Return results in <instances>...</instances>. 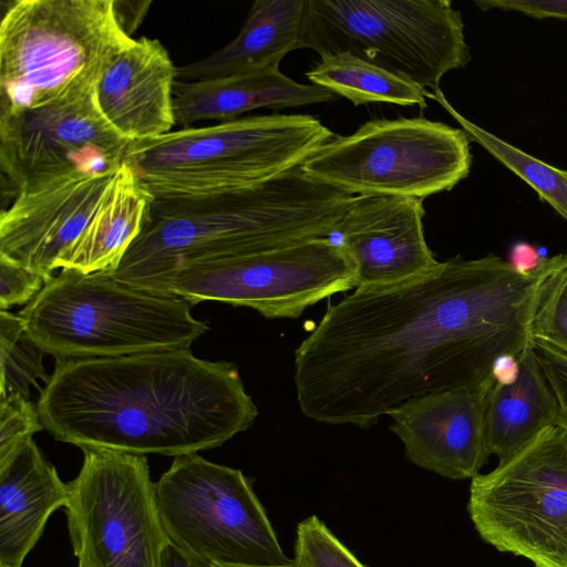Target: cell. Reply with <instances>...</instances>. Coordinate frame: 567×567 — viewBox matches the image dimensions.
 Instances as JSON below:
<instances>
[{
	"instance_id": "obj_19",
	"label": "cell",
	"mask_w": 567,
	"mask_h": 567,
	"mask_svg": "<svg viewBox=\"0 0 567 567\" xmlns=\"http://www.w3.org/2000/svg\"><path fill=\"white\" fill-rule=\"evenodd\" d=\"M173 96L179 128L203 121H234L257 109L282 110L338 99L324 87L293 81L279 69L203 81L177 79Z\"/></svg>"
},
{
	"instance_id": "obj_18",
	"label": "cell",
	"mask_w": 567,
	"mask_h": 567,
	"mask_svg": "<svg viewBox=\"0 0 567 567\" xmlns=\"http://www.w3.org/2000/svg\"><path fill=\"white\" fill-rule=\"evenodd\" d=\"M68 494V484L33 439L0 465V566L22 567Z\"/></svg>"
},
{
	"instance_id": "obj_3",
	"label": "cell",
	"mask_w": 567,
	"mask_h": 567,
	"mask_svg": "<svg viewBox=\"0 0 567 567\" xmlns=\"http://www.w3.org/2000/svg\"><path fill=\"white\" fill-rule=\"evenodd\" d=\"M352 197L298 166L219 197L154 200L142 231L106 272L138 288L189 264L329 237Z\"/></svg>"
},
{
	"instance_id": "obj_30",
	"label": "cell",
	"mask_w": 567,
	"mask_h": 567,
	"mask_svg": "<svg viewBox=\"0 0 567 567\" xmlns=\"http://www.w3.org/2000/svg\"><path fill=\"white\" fill-rule=\"evenodd\" d=\"M481 10L516 11L534 19L567 20V0H476Z\"/></svg>"
},
{
	"instance_id": "obj_22",
	"label": "cell",
	"mask_w": 567,
	"mask_h": 567,
	"mask_svg": "<svg viewBox=\"0 0 567 567\" xmlns=\"http://www.w3.org/2000/svg\"><path fill=\"white\" fill-rule=\"evenodd\" d=\"M306 78L358 106L386 102L401 106L426 107L424 89L348 52L326 54Z\"/></svg>"
},
{
	"instance_id": "obj_32",
	"label": "cell",
	"mask_w": 567,
	"mask_h": 567,
	"mask_svg": "<svg viewBox=\"0 0 567 567\" xmlns=\"http://www.w3.org/2000/svg\"><path fill=\"white\" fill-rule=\"evenodd\" d=\"M542 260L538 259L535 249L527 244L520 243L513 248L511 264L520 271L533 270Z\"/></svg>"
},
{
	"instance_id": "obj_5",
	"label": "cell",
	"mask_w": 567,
	"mask_h": 567,
	"mask_svg": "<svg viewBox=\"0 0 567 567\" xmlns=\"http://www.w3.org/2000/svg\"><path fill=\"white\" fill-rule=\"evenodd\" d=\"M334 136L308 114L243 116L133 142L125 161L154 200H203L296 168Z\"/></svg>"
},
{
	"instance_id": "obj_27",
	"label": "cell",
	"mask_w": 567,
	"mask_h": 567,
	"mask_svg": "<svg viewBox=\"0 0 567 567\" xmlns=\"http://www.w3.org/2000/svg\"><path fill=\"white\" fill-rule=\"evenodd\" d=\"M43 430L38 406L20 395L0 399V465Z\"/></svg>"
},
{
	"instance_id": "obj_17",
	"label": "cell",
	"mask_w": 567,
	"mask_h": 567,
	"mask_svg": "<svg viewBox=\"0 0 567 567\" xmlns=\"http://www.w3.org/2000/svg\"><path fill=\"white\" fill-rule=\"evenodd\" d=\"M177 68L157 39H134L110 64L94 90L109 125L130 143L165 135L176 125L173 90Z\"/></svg>"
},
{
	"instance_id": "obj_26",
	"label": "cell",
	"mask_w": 567,
	"mask_h": 567,
	"mask_svg": "<svg viewBox=\"0 0 567 567\" xmlns=\"http://www.w3.org/2000/svg\"><path fill=\"white\" fill-rule=\"evenodd\" d=\"M532 338L567 353V266L544 287L532 322Z\"/></svg>"
},
{
	"instance_id": "obj_33",
	"label": "cell",
	"mask_w": 567,
	"mask_h": 567,
	"mask_svg": "<svg viewBox=\"0 0 567 567\" xmlns=\"http://www.w3.org/2000/svg\"><path fill=\"white\" fill-rule=\"evenodd\" d=\"M218 567H224V566H218ZM265 567H301V566L298 563H296L295 559H292L290 563L285 564V565L265 566Z\"/></svg>"
},
{
	"instance_id": "obj_16",
	"label": "cell",
	"mask_w": 567,
	"mask_h": 567,
	"mask_svg": "<svg viewBox=\"0 0 567 567\" xmlns=\"http://www.w3.org/2000/svg\"><path fill=\"white\" fill-rule=\"evenodd\" d=\"M491 390L444 391L410 399L392 409L390 430L405 457L452 480L472 478L486 463L485 409Z\"/></svg>"
},
{
	"instance_id": "obj_25",
	"label": "cell",
	"mask_w": 567,
	"mask_h": 567,
	"mask_svg": "<svg viewBox=\"0 0 567 567\" xmlns=\"http://www.w3.org/2000/svg\"><path fill=\"white\" fill-rule=\"evenodd\" d=\"M295 560L301 567H367L315 515L298 524Z\"/></svg>"
},
{
	"instance_id": "obj_9",
	"label": "cell",
	"mask_w": 567,
	"mask_h": 567,
	"mask_svg": "<svg viewBox=\"0 0 567 567\" xmlns=\"http://www.w3.org/2000/svg\"><path fill=\"white\" fill-rule=\"evenodd\" d=\"M462 128L424 117L379 118L348 136L336 135L300 168L312 179L353 196L423 199L450 190L471 168Z\"/></svg>"
},
{
	"instance_id": "obj_23",
	"label": "cell",
	"mask_w": 567,
	"mask_h": 567,
	"mask_svg": "<svg viewBox=\"0 0 567 567\" xmlns=\"http://www.w3.org/2000/svg\"><path fill=\"white\" fill-rule=\"evenodd\" d=\"M425 96L442 105L461 124L470 141L483 146L567 220V171L548 165L472 123L449 103L441 89L425 91Z\"/></svg>"
},
{
	"instance_id": "obj_6",
	"label": "cell",
	"mask_w": 567,
	"mask_h": 567,
	"mask_svg": "<svg viewBox=\"0 0 567 567\" xmlns=\"http://www.w3.org/2000/svg\"><path fill=\"white\" fill-rule=\"evenodd\" d=\"M117 0H14L0 22V114L90 96L132 44Z\"/></svg>"
},
{
	"instance_id": "obj_2",
	"label": "cell",
	"mask_w": 567,
	"mask_h": 567,
	"mask_svg": "<svg viewBox=\"0 0 567 567\" xmlns=\"http://www.w3.org/2000/svg\"><path fill=\"white\" fill-rule=\"evenodd\" d=\"M37 406L44 430L81 450L175 457L223 445L258 414L235 364L189 349L56 360Z\"/></svg>"
},
{
	"instance_id": "obj_8",
	"label": "cell",
	"mask_w": 567,
	"mask_h": 567,
	"mask_svg": "<svg viewBox=\"0 0 567 567\" xmlns=\"http://www.w3.org/2000/svg\"><path fill=\"white\" fill-rule=\"evenodd\" d=\"M303 48L351 53L424 90L471 60L449 0H307Z\"/></svg>"
},
{
	"instance_id": "obj_10",
	"label": "cell",
	"mask_w": 567,
	"mask_h": 567,
	"mask_svg": "<svg viewBox=\"0 0 567 567\" xmlns=\"http://www.w3.org/2000/svg\"><path fill=\"white\" fill-rule=\"evenodd\" d=\"M355 288V268L329 237L200 261L157 276L137 289L247 307L268 319L298 318L310 306Z\"/></svg>"
},
{
	"instance_id": "obj_20",
	"label": "cell",
	"mask_w": 567,
	"mask_h": 567,
	"mask_svg": "<svg viewBox=\"0 0 567 567\" xmlns=\"http://www.w3.org/2000/svg\"><path fill=\"white\" fill-rule=\"evenodd\" d=\"M307 0H256L234 40L177 68V79L203 81L279 69L284 56L303 49Z\"/></svg>"
},
{
	"instance_id": "obj_28",
	"label": "cell",
	"mask_w": 567,
	"mask_h": 567,
	"mask_svg": "<svg viewBox=\"0 0 567 567\" xmlns=\"http://www.w3.org/2000/svg\"><path fill=\"white\" fill-rule=\"evenodd\" d=\"M51 279L0 259V310L29 303Z\"/></svg>"
},
{
	"instance_id": "obj_31",
	"label": "cell",
	"mask_w": 567,
	"mask_h": 567,
	"mask_svg": "<svg viewBox=\"0 0 567 567\" xmlns=\"http://www.w3.org/2000/svg\"><path fill=\"white\" fill-rule=\"evenodd\" d=\"M159 567H218L178 548L171 542L166 544L161 556Z\"/></svg>"
},
{
	"instance_id": "obj_34",
	"label": "cell",
	"mask_w": 567,
	"mask_h": 567,
	"mask_svg": "<svg viewBox=\"0 0 567 567\" xmlns=\"http://www.w3.org/2000/svg\"><path fill=\"white\" fill-rule=\"evenodd\" d=\"M0 567H2V566H0Z\"/></svg>"
},
{
	"instance_id": "obj_24",
	"label": "cell",
	"mask_w": 567,
	"mask_h": 567,
	"mask_svg": "<svg viewBox=\"0 0 567 567\" xmlns=\"http://www.w3.org/2000/svg\"><path fill=\"white\" fill-rule=\"evenodd\" d=\"M0 399L20 395L30 400V388H39L38 380H50L43 365L45 352L28 334L18 313L0 310Z\"/></svg>"
},
{
	"instance_id": "obj_29",
	"label": "cell",
	"mask_w": 567,
	"mask_h": 567,
	"mask_svg": "<svg viewBox=\"0 0 567 567\" xmlns=\"http://www.w3.org/2000/svg\"><path fill=\"white\" fill-rule=\"evenodd\" d=\"M533 347L558 402V425L567 432V353L538 340Z\"/></svg>"
},
{
	"instance_id": "obj_11",
	"label": "cell",
	"mask_w": 567,
	"mask_h": 567,
	"mask_svg": "<svg viewBox=\"0 0 567 567\" xmlns=\"http://www.w3.org/2000/svg\"><path fill=\"white\" fill-rule=\"evenodd\" d=\"M168 542L224 567H265L291 561L264 506L240 470L197 453L176 456L155 483Z\"/></svg>"
},
{
	"instance_id": "obj_12",
	"label": "cell",
	"mask_w": 567,
	"mask_h": 567,
	"mask_svg": "<svg viewBox=\"0 0 567 567\" xmlns=\"http://www.w3.org/2000/svg\"><path fill=\"white\" fill-rule=\"evenodd\" d=\"M481 538L535 567H567V432L549 427L487 474L467 504Z\"/></svg>"
},
{
	"instance_id": "obj_15",
	"label": "cell",
	"mask_w": 567,
	"mask_h": 567,
	"mask_svg": "<svg viewBox=\"0 0 567 567\" xmlns=\"http://www.w3.org/2000/svg\"><path fill=\"white\" fill-rule=\"evenodd\" d=\"M423 199L353 196L334 234L355 268V289H383L423 277L437 261L424 237Z\"/></svg>"
},
{
	"instance_id": "obj_21",
	"label": "cell",
	"mask_w": 567,
	"mask_h": 567,
	"mask_svg": "<svg viewBox=\"0 0 567 567\" xmlns=\"http://www.w3.org/2000/svg\"><path fill=\"white\" fill-rule=\"evenodd\" d=\"M509 381H496L487 394L485 444L488 455L503 462L558 425L559 408L533 343L516 359Z\"/></svg>"
},
{
	"instance_id": "obj_14",
	"label": "cell",
	"mask_w": 567,
	"mask_h": 567,
	"mask_svg": "<svg viewBox=\"0 0 567 567\" xmlns=\"http://www.w3.org/2000/svg\"><path fill=\"white\" fill-rule=\"evenodd\" d=\"M130 144L103 118L94 92L0 114V168L14 193L61 177L105 174L124 163Z\"/></svg>"
},
{
	"instance_id": "obj_7",
	"label": "cell",
	"mask_w": 567,
	"mask_h": 567,
	"mask_svg": "<svg viewBox=\"0 0 567 567\" xmlns=\"http://www.w3.org/2000/svg\"><path fill=\"white\" fill-rule=\"evenodd\" d=\"M184 298L125 285L106 271L62 268L18 315L56 360L189 349L208 330Z\"/></svg>"
},
{
	"instance_id": "obj_4",
	"label": "cell",
	"mask_w": 567,
	"mask_h": 567,
	"mask_svg": "<svg viewBox=\"0 0 567 567\" xmlns=\"http://www.w3.org/2000/svg\"><path fill=\"white\" fill-rule=\"evenodd\" d=\"M154 202L124 161L101 175H72L14 193L0 214V259L52 278L59 268L114 270Z\"/></svg>"
},
{
	"instance_id": "obj_13",
	"label": "cell",
	"mask_w": 567,
	"mask_h": 567,
	"mask_svg": "<svg viewBox=\"0 0 567 567\" xmlns=\"http://www.w3.org/2000/svg\"><path fill=\"white\" fill-rule=\"evenodd\" d=\"M82 451L64 505L78 567H159L168 538L146 456Z\"/></svg>"
},
{
	"instance_id": "obj_1",
	"label": "cell",
	"mask_w": 567,
	"mask_h": 567,
	"mask_svg": "<svg viewBox=\"0 0 567 567\" xmlns=\"http://www.w3.org/2000/svg\"><path fill=\"white\" fill-rule=\"evenodd\" d=\"M566 266L564 254L530 271L493 254L456 256L406 284L354 289L296 349L302 414L368 429L413 398L491 390L497 362L533 343L544 287Z\"/></svg>"
}]
</instances>
